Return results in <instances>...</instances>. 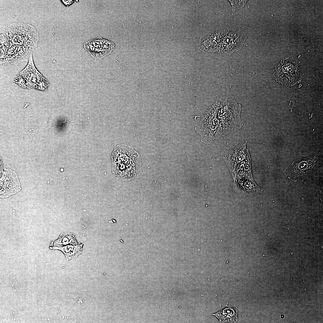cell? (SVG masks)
Segmentation results:
<instances>
[{
  "instance_id": "cell-1",
  "label": "cell",
  "mask_w": 323,
  "mask_h": 323,
  "mask_svg": "<svg viewBox=\"0 0 323 323\" xmlns=\"http://www.w3.org/2000/svg\"><path fill=\"white\" fill-rule=\"evenodd\" d=\"M112 172L116 178L126 181L142 175L140 156L133 148L124 144L117 146L111 156Z\"/></svg>"
},
{
  "instance_id": "cell-2",
  "label": "cell",
  "mask_w": 323,
  "mask_h": 323,
  "mask_svg": "<svg viewBox=\"0 0 323 323\" xmlns=\"http://www.w3.org/2000/svg\"><path fill=\"white\" fill-rule=\"evenodd\" d=\"M39 34L33 26L12 23L0 29V45L21 47L33 51L37 46Z\"/></svg>"
},
{
  "instance_id": "cell-3",
  "label": "cell",
  "mask_w": 323,
  "mask_h": 323,
  "mask_svg": "<svg viewBox=\"0 0 323 323\" xmlns=\"http://www.w3.org/2000/svg\"><path fill=\"white\" fill-rule=\"evenodd\" d=\"M219 125L214 136L219 139L240 129L243 125L240 118L241 105L232 99L219 100L215 103Z\"/></svg>"
},
{
  "instance_id": "cell-4",
  "label": "cell",
  "mask_w": 323,
  "mask_h": 323,
  "mask_svg": "<svg viewBox=\"0 0 323 323\" xmlns=\"http://www.w3.org/2000/svg\"><path fill=\"white\" fill-rule=\"evenodd\" d=\"M323 160L322 152L312 156L300 157L292 162L289 168L284 170V173L290 181L302 183L322 165Z\"/></svg>"
},
{
  "instance_id": "cell-5",
  "label": "cell",
  "mask_w": 323,
  "mask_h": 323,
  "mask_svg": "<svg viewBox=\"0 0 323 323\" xmlns=\"http://www.w3.org/2000/svg\"><path fill=\"white\" fill-rule=\"evenodd\" d=\"M221 155L230 170H251L249 152L244 141L233 142L223 150Z\"/></svg>"
},
{
  "instance_id": "cell-6",
  "label": "cell",
  "mask_w": 323,
  "mask_h": 323,
  "mask_svg": "<svg viewBox=\"0 0 323 323\" xmlns=\"http://www.w3.org/2000/svg\"><path fill=\"white\" fill-rule=\"evenodd\" d=\"M19 86L26 89H35L46 91L49 82L36 69L34 65L32 54L26 67L15 77L14 81Z\"/></svg>"
},
{
  "instance_id": "cell-7",
  "label": "cell",
  "mask_w": 323,
  "mask_h": 323,
  "mask_svg": "<svg viewBox=\"0 0 323 323\" xmlns=\"http://www.w3.org/2000/svg\"><path fill=\"white\" fill-rule=\"evenodd\" d=\"M275 81L286 86H294L302 80L301 70L297 62L289 58L283 59L274 68Z\"/></svg>"
},
{
  "instance_id": "cell-8",
  "label": "cell",
  "mask_w": 323,
  "mask_h": 323,
  "mask_svg": "<svg viewBox=\"0 0 323 323\" xmlns=\"http://www.w3.org/2000/svg\"><path fill=\"white\" fill-rule=\"evenodd\" d=\"M196 121L195 129L201 138V141L207 144L214 139L219 125L217 109L214 103Z\"/></svg>"
},
{
  "instance_id": "cell-9",
  "label": "cell",
  "mask_w": 323,
  "mask_h": 323,
  "mask_svg": "<svg viewBox=\"0 0 323 323\" xmlns=\"http://www.w3.org/2000/svg\"><path fill=\"white\" fill-rule=\"evenodd\" d=\"M221 33L222 35H219L218 53L227 57L241 48L246 38L242 29L234 32L226 30Z\"/></svg>"
},
{
  "instance_id": "cell-10",
  "label": "cell",
  "mask_w": 323,
  "mask_h": 323,
  "mask_svg": "<svg viewBox=\"0 0 323 323\" xmlns=\"http://www.w3.org/2000/svg\"><path fill=\"white\" fill-rule=\"evenodd\" d=\"M83 47L93 58L100 59L109 54L115 45L109 40L99 37L85 42Z\"/></svg>"
},
{
  "instance_id": "cell-11",
  "label": "cell",
  "mask_w": 323,
  "mask_h": 323,
  "mask_svg": "<svg viewBox=\"0 0 323 323\" xmlns=\"http://www.w3.org/2000/svg\"><path fill=\"white\" fill-rule=\"evenodd\" d=\"M0 198H7L16 194L21 188L15 171L5 169L0 173Z\"/></svg>"
},
{
  "instance_id": "cell-12",
  "label": "cell",
  "mask_w": 323,
  "mask_h": 323,
  "mask_svg": "<svg viewBox=\"0 0 323 323\" xmlns=\"http://www.w3.org/2000/svg\"><path fill=\"white\" fill-rule=\"evenodd\" d=\"M83 244L79 243L77 245H68L65 246H50L52 250H59L61 251L64 254L67 260L74 259L82 252Z\"/></svg>"
},
{
  "instance_id": "cell-13",
  "label": "cell",
  "mask_w": 323,
  "mask_h": 323,
  "mask_svg": "<svg viewBox=\"0 0 323 323\" xmlns=\"http://www.w3.org/2000/svg\"><path fill=\"white\" fill-rule=\"evenodd\" d=\"M238 310L229 305L217 313L212 314L221 322H234L238 320Z\"/></svg>"
},
{
  "instance_id": "cell-14",
  "label": "cell",
  "mask_w": 323,
  "mask_h": 323,
  "mask_svg": "<svg viewBox=\"0 0 323 323\" xmlns=\"http://www.w3.org/2000/svg\"><path fill=\"white\" fill-rule=\"evenodd\" d=\"M78 243L74 234L68 232L61 233L58 238L50 244V246L77 245Z\"/></svg>"
},
{
  "instance_id": "cell-15",
  "label": "cell",
  "mask_w": 323,
  "mask_h": 323,
  "mask_svg": "<svg viewBox=\"0 0 323 323\" xmlns=\"http://www.w3.org/2000/svg\"><path fill=\"white\" fill-rule=\"evenodd\" d=\"M230 2L233 12L243 8L248 0H228Z\"/></svg>"
},
{
  "instance_id": "cell-16",
  "label": "cell",
  "mask_w": 323,
  "mask_h": 323,
  "mask_svg": "<svg viewBox=\"0 0 323 323\" xmlns=\"http://www.w3.org/2000/svg\"><path fill=\"white\" fill-rule=\"evenodd\" d=\"M62 1L64 4V5L65 6H69V5L71 4L73 2V1H71V0H69V1H64V0L63 1H63Z\"/></svg>"
}]
</instances>
